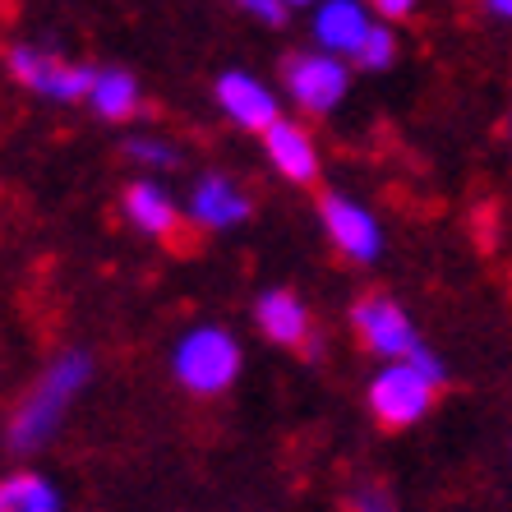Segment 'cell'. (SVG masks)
Listing matches in <instances>:
<instances>
[{
	"instance_id": "obj_8",
	"label": "cell",
	"mask_w": 512,
	"mask_h": 512,
	"mask_svg": "<svg viewBox=\"0 0 512 512\" xmlns=\"http://www.w3.org/2000/svg\"><path fill=\"white\" fill-rule=\"evenodd\" d=\"M213 97H217V107L227 111L231 125L245 130V134H263V130H273L277 120H282V102H277V93L263 84V79L245 74V70L217 74Z\"/></svg>"
},
{
	"instance_id": "obj_1",
	"label": "cell",
	"mask_w": 512,
	"mask_h": 512,
	"mask_svg": "<svg viewBox=\"0 0 512 512\" xmlns=\"http://www.w3.org/2000/svg\"><path fill=\"white\" fill-rule=\"evenodd\" d=\"M88 383H93V356H88L84 346H70V351L51 356V365L42 370V379L24 393V402L14 406L10 448H19V453H37V448H47Z\"/></svg>"
},
{
	"instance_id": "obj_6",
	"label": "cell",
	"mask_w": 512,
	"mask_h": 512,
	"mask_svg": "<svg viewBox=\"0 0 512 512\" xmlns=\"http://www.w3.org/2000/svg\"><path fill=\"white\" fill-rule=\"evenodd\" d=\"M351 333L379 360H411L420 346H425L416 319H411L393 296H383V291H370V296H360L356 305H351Z\"/></svg>"
},
{
	"instance_id": "obj_5",
	"label": "cell",
	"mask_w": 512,
	"mask_h": 512,
	"mask_svg": "<svg viewBox=\"0 0 512 512\" xmlns=\"http://www.w3.org/2000/svg\"><path fill=\"white\" fill-rule=\"evenodd\" d=\"M351 60L333 56V51H291L282 60V88L286 97L296 102L300 111H310V116H328L346 102L351 93Z\"/></svg>"
},
{
	"instance_id": "obj_13",
	"label": "cell",
	"mask_w": 512,
	"mask_h": 512,
	"mask_svg": "<svg viewBox=\"0 0 512 512\" xmlns=\"http://www.w3.org/2000/svg\"><path fill=\"white\" fill-rule=\"evenodd\" d=\"M120 213H125V222H130L134 231H143V236L180 240V208L153 176H139V180L125 185V194H120Z\"/></svg>"
},
{
	"instance_id": "obj_2",
	"label": "cell",
	"mask_w": 512,
	"mask_h": 512,
	"mask_svg": "<svg viewBox=\"0 0 512 512\" xmlns=\"http://www.w3.org/2000/svg\"><path fill=\"white\" fill-rule=\"evenodd\" d=\"M443 379H448V370H443L439 351H429V346H420L411 360H383V370L374 374L370 388H365L370 416L379 420L383 429L420 425V420L429 416L434 397H439Z\"/></svg>"
},
{
	"instance_id": "obj_14",
	"label": "cell",
	"mask_w": 512,
	"mask_h": 512,
	"mask_svg": "<svg viewBox=\"0 0 512 512\" xmlns=\"http://www.w3.org/2000/svg\"><path fill=\"white\" fill-rule=\"evenodd\" d=\"M88 107H93V116H102V120H134L139 107H143L139 79H134L130 70H120V65L97 70L93 93H88Z\"/></svg>"
},
{
	"instance_id": "obj_9",
	"label": "cell",
	"mask_w": 512,
	"mask_h": 512,
	"mask_svg": "<svg viewBox=\"0 0 512 512\" xmlns=\"http://www.w3.org/2000/svg\"><path fill=\"white\" fill-rule=\"evenodd\" d=\"M185 213H190V222L199 231H236L240 222H250L254 199L240 190L231 176H222V171H208V176L194 180Z\"/></svg>"
},
{
	"instance_id": "obj_21",
	"label": "cell",
	"mask_w": 512,
	"mask_h": 512,
	"mask_svg": "<svg viewBox=\"0 0 512 512\" xmlns=\"http://www.w3.org/2000/svg\"><path fill=\"white\" fill-rule=\"evenodd\" d=\"M480 10L489 19H499V24H512V0H480Z\"/></svg>"
},
{
	"instance_id": "obj_15",
	"label": "cell",
	"mask_w": 512,
	"mask_h": 512,
	"mask_svg": "<svg viewBox=\"0 0 512 512\" xmlns=\"http://www.w3.org/2000/svg\"><path fill=\"white\" fill-rule=\"evenodd\" d=\"M65 499L42 471H14L0 480V512H60Z\"/></svg>"
},
{
	"instance_id": "obj_23",
	"label": "cell",
	"mask_w": 512,
	"mask_h": 512,
	"mask_svg": "<svg viewBox=\"0 0 512 512\" xmlns=\"http://www.w3.org/2000/svg\"><path fill=\"white\" fill-rule=\"evenodd\" d=\"M291 10H305V5H319V0H286Z\"/></svg>"
},
{
	"instance_id": "obj_12",
	"label": "cell",
	"mask_w": 512,
	"mask_h": 512,
	"mask_svg": "<svg viewBox=\"0 0 512 512\" xmlns=\"http://www.w3.org/2000/svg\"><path fill=\"white\" fill-rule=\"evenodd\" d=\"M254 323H259V333L268 337V342L286 346V351H300V346L314 337L310 305H305L296 291H286V286H273V291H263V296L254 300Z\"/></svg>"
},
{
	"instance_id": "obj_20",
	"label": "cell",
	"mask_w": 512,
	"mask_h": 512,
	"mask_svg": "<svg viewBox=\"0 0 512 512\" xmlns=\"http://www.w3.org/2000/svg\"><path fill=\"white\" fill-rule=\"evenodd\" d=\"M374 10V19H383V24H397V19H411L416 14V0H365Z\"/></svg>"
},
{
	"instance_id": "obj_10",
	"label": "cell",
	"mask_w": 512,
	"mask_h": 512,
	"mask_svg": "<svg viewBox=\"0 0 512 512\" xmlns=\"http://www.w3.org/2000/svg\"><path fill=\"white\" fill-rule=\"evenodd\" d=\"M263 153H268V167L286 180V185H319L323 162H319V143L314 134L300 125V120L282 116L273 130H263Z\"/></svg>"
},
{
	"instance_id": "obj_7",
	"label": "cell",
	"mask_w": 512,
	"mask_h": 512,
	"mask_svg": "<svg viewBox=\"0 0 512 512\" xmlns=\"http://www.w3.org/2000/svg\"><path fill=\"white\" fill-rule=\"evenodd\" d=\"M319 222H323V236L333 240V250L342 254L346 263H360V268H370L379 263L383 254V222L356 203L351 194H319Z\"/></svg>"
},
{
	"instance_id": "obj_16",
	"label": "cell",
	"mask_w": 512,
	"mask_h": 512,
	"mask_svg": "<svg viewBox=\"0 0 512 512\" xmlns=\"http://www.w3.org/2000/svg\"><path fill=\"white\" fill-rule=\"evenodd\" d=\"M397 65V33L393 24H383V19H374V28L365 33V42L356 47V56H351V70L360 74H383Z\"/></svg>"
},
{
	"instance_id": "obj_4",
	"label": "cell",
	"mask_w": 512,
	"mask_h": 512,
	"mask_svg": "<svg viewBox=\"0 0 512 512\" xmlns=\"http://www.w3.org/2000/svg\"><path fill=\"white\" fill-rule=\"evenodd\" d=\"M5 70L19 88L47 97V102H88L97 79V65H79V60H65L47 47H33V42H14L5 47Z\"/></svg>"
},
{
	"instance_id": "obj_22",
	"label": "cell",
	"mask_w": 512,
	"mask_h": 512,
	"mask_svg": "<svg viewBox=\"0 0 512 512\" xmlns=\"http://www.w3.org/2000/svg\"><path fill=\"white\" fill-rule=\"evenodd\" d=\"M296 356H300V360H310V365H319V360H323V333H314L310 342H305V346L296 351Z\"/></svg>"
},
{
	"instance_id": "obj_18",
	"label": "cell",
	"mask_w": 512,
	"mask_h": 512,
	"mask_svg": "<svg viewBox=\"0 0 512 512\" xmlns=\"http://www.w3.org/2000/svg\"><path fill=\"white\" fill-rule=\"evenodd\" d=\"M346 512H397V499L383 485L365 480V485H356L346 494Z\"/></svg>"
},
{
	"instance_id": "obj_3",
	"label": "cell",
	"mask_w": 512,
	"mask_h": 512,
	"mask_svg": "<svg viewBox=\"0 0 512 512\" xmlns=\"http://www.w3.org/2000/svg\"><path fill=\"white\" fill-rule=\"evenodd\" d=\"M240 370H245V351L222 323H199L171 351V374L194 397H222L240 379Z\"/></svg>"
},
{
	"instance_id": "obj_11",
	"label": "cell",
	"mask_w": 512,
	"mask_h": 512,
	"mask_svg": "<svg viewBox=\"0 0 512 512\" xmlns=\"http://www.w3.org/2000/svg\"><path fill=\"white\" fill-rule=\"evenodd\" d=\"M370 28H374V10L365 0H319L310 19V33L319 42V51H333L342 60L356 56V47L365 42Z\"/></svg>"
},
{
	"instance_id": "obj_19",
	"label": "cell",
	"mask_w": 512,
	"mask_h": 512,
	"mask_svg": "<svg viewBox=\"0 0 512 512\" xmlns=\"http://www.w3.org/2000/svg\"><path fill=\"white\" fill-rule=\"evenodd\" d=\"M245 10L259 19V24H268V28H282L286 24V14H291V5L286 0H245Z\"/></svg>"
},
{
	"instance_id": "obj_24",
	"label": "cell",
	"mask_w": 512,
	"mask_h": 512,
	"mask_svg": "<svg viewBox=\"0 0 512 512\" xmlns=\"http://www.w3.org/2000/svg\"><path fill=\"white\" fill-rule=\"evenodd\" d=\"M240 5H245V0H240Z\"/></svg>"
},
{
	"instance_id": "obj_17",
	"label": "cell",
	"mask_w": 512,
	"mask_h": 512,
	"mask_svg": "<svg viewBox=\"0 0 512 512\" xmlns=\"http://www.w3.org/2000/svg\"><path fill=\"white\" fill-rule=\"evenodd\" d=\"M130 162H139L143 171H176L180 167V148L167 139H157V134H134V139L120 143Z\"/></svg>"
}]
</instances>
